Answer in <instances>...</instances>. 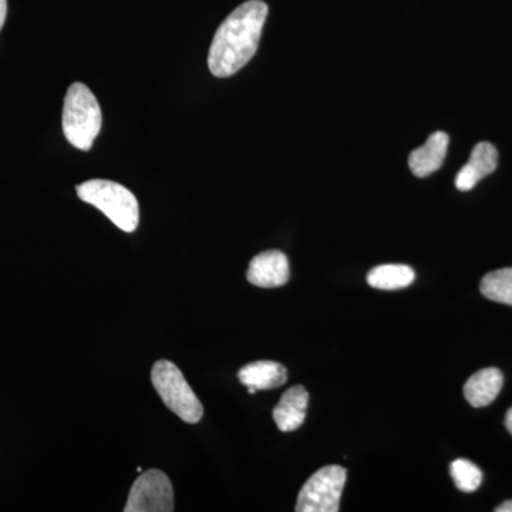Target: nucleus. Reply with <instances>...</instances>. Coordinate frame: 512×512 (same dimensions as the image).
<instances>
[{
  "label": "nucleus",
  "instance_id": "7",
  "mask_svg": "<svg viewBox=\"0 0 512 512\" xmlns=\"http://www.w3.org/2000/svg\"><path fill=\"white\" fill-rule=\"evenodd\" d=\"M289 262L284 252L266 251L256 255L248 268L249 284L258 288H279L289 281Z\"/></svg>",
  "mask_w": 512,
  "mask_h": 512
},
{
  "label": "nucleus",
  "instance_id": "10",
  "mask_svg": "<svg viewBox=\"0 0 512 512\" xmlns=\"http://www.w3.org/2000/svg\"><path fill=\"white\" fill-rule=\"evenodd\" d=\"M309 393L303 386H293L286 390L275 407L274 420L281 431H295L305 423Z\"/></svg>",
  "mask_w": 512,
  "mask_h": 512
},
{
  "label": "nucleus",
  "instance_id": "2",
  "mask_svg": "<svg viewBox=\"0 0 512 512\" xmlns=\"http://www.w3.org/2000/svg\"><path fill=\"white\" fill-rule=\"evenodd\" d=\"M63 133L77 150H92L99 136L103 116L99 101L83 83H73L67 90L63 106Z\"/></svg>",
  "mask_w": 512,
  "mask_h": 512
},
{
  "label": "nucleus",
  "instance_id": "18",
  "mask_svg": "<svg viewBox=\"0 0 512 512\" xmlns=\"http://www.w3.org/2000/svg\"><path fill=\"white\" fill-rule=\"evenodd\" d=\"M505 427L512 434V407L508 410L507 416H505Z\"/></svg>",
  "mask_w": 512,
  "mask_h": 512
},
{
  "label": "nucleus",
  "instance_id": "14",
  "mask_svg": "<svg viewBox=\"0 0 512 512\" xmlns=\"http://www.w3.org/2000/svg\"><path fill=\"white\" fill-rule=\"evenodd\" d=\"M480 291L490 301L512 306V268L498 269L485 275Z\"/></svg>",
  "mask_w": 512,
  "mask_h": 512
},
{
  "label": "nucleus",
  "instance_id": "11",
  "mask_svg": "<svg viewBox=\"0 0 512 512\" xmlns=\"http://www.w3.org/2000/svg\"><path fill=\"white\" fill-rule=\"evenodd\" d=\"M239 382L248 387V392L254 394L258 390H271L281 387L288 379L285 366L272 360H259L249 363L238 372Z\"/></svg>",
  "mask_w": 512,
  "mask_h": 512
},
{
  "label": "nucleus",
  "instance_id": "13",
  "mask_svg": "<svg viewBox=\"0 0 512 512\" xmlns=\"http://www.w3.org/2000/svg\"><path fill=\"white\" fill-rule=\"evenodd\" d=\"M416 274L410 266L379 265L367 274V284L382 291H399L413 284Z\"/></svg>",
  "mask_w": 512,
  "mask_h": 512
},
{
  "label": "nucleus",
  "instance_id": "15",
  "mask_svg": "<svg viewBox=\"0 0 512 512\" xmlns=\"http://www.w3.org/2000/svg\"><path fill=\"white\" fill-rule=\"evenodd\" d=\"M450 471L454 484L463 493H474L483 481V473H481L480 468L471 461L464 460V458L453 461Z\"/></svg>",
  "mask_w": 512,
  "mask_h": 512
},
{
  "label": "nucleus",
  "instance_id": "4",
  "mask_svg": "<svg viewBox=\"0 0 512 512\" xmlns=\"http://www.w3.org/2000/svg\"><path fill=\"white\" fill-rule=\"evenodd\" d=\"M151 382L165 406L185 423L195 424L202 419L204 407L200 399L173 362L158 360L151 370Z\"/></svg>",
  "mask_w": 512,
  "mask_h": 512
},
{
  "label": "nucleus",
  "instance_id": "3",
  "mask_svg": "<svg viewBox=\"0 0 512 512\" xmlns=\"http://www.w3.org/2000/svg\"><path fill=\"white\" fill-rule=\"evenodd\" d=\"M80 200L103 212L121 231L134 232L140 221L136 195L119 183L109 180H90L77 185Z\"/></svg>",
  "mask_w": 512,
  "mask_h": 512
},
{
  "label": "nucleus",
  "instance_id": "6",
  "mask_svg": "<svg viewBox=\"0 0 512 512\" xmlns=\"http://www.w3.org/2000/svg\"><path fill=\"white\" fill-rule=\"evenodd\" d=\"M126 512L174 511V491L170 478L163 471L150 470L141 474L131 487Z\"/></svg>",
  "mask_w": 512,
  "mask_h": 512
},
{
  "label": "nucleus",
  "instance_id": "9",
  "mask_svg": "<svg viewBox=\"0 0 512 512\" xmlns=\"http://www.w3.org/2000/svg\"><path fill=\"white\" fill-rule=\"evenodd\" d=\"M448 134L436 131L431 134L424 146L416 148L409 156V167L416 177L424 178L436 173L443 165L447 156Z\"/></svg>",
  "mask_w": 512,
  "mask_h": 512
},
{
  "label": "nucleus",
  "instance_id": "17",
  "mask_svg": "<svg viewBox=\"0 0 512 512\" xmlns=\"http://www.w3.org/2000/svg\"><path fill=\"white\" fill-rule=\"evenodd\" d=\"M497 512H512V501H505L500 507L495 508Z\"/></svg>",
  "mask_w": 512,
  "mask_h": 512
},
{
  "label": "nucleus",
  "instance_id": "1",
  "mask_svg": "<svg viewBox=\"0 0 512 512\" xmlns=\"http://www.w3.org/2000/svg\"><path fill=\"white\" fill-rule=\"evenodd\" d=\"M266 16L265 2L248 0L221 23L208 53V67L215 77L234 76L247 66L258 50Z\"/></svg>",
  "mask_w": 512,
  "mask_h": 512
},
{
  "label": "nucleus",
  "instance_id": "5",
  "mask_svg": "<svg viewBox=\"0 0 512 512\" xmlns=\"http://www.w3.org/2000/svg\"><path fill=\"white\" fill-rule=\"evenodd\" d=\"M346 483V468L328 466L320 468L299 493L298 512H338L340 498Z\"/></svg>",
  "mask_w": 512,
  "mask_h": 512
},
{
  "label": "nucleus",
  "instance_id": "8",
  "mask_svg": "<svg viewBox=\"0 0 512 512\" xmlns=\"http://www.w3.org/2000/svg\"><path fill=\"white\" fill-rule=\"evenodd\" d=\"M498 151L497 148L487 141H481L473 148L470 160L458 171L456 177V188L458 191H470L484 177L493 174L497 170Z\"/></svg>",
  "mask_w": 512,
  "mask_h": 512
},
{
  "label": "nucleus",
  "instance_id": "12",
  "mask_svg": "<svg viewBox=\"0 0 512 512\" xmlns=\"http://www.w3.org/2000/svg\"><path fill=\"white\" fill-rule=\"evenodd\" d=\"M504 376L497 367H487L467 380L464 397L473 407H485L494 402L503 389Z\"/></svg>",
  "mask_w": 512,
  "mask_h": 512
},
{
  "label": "nucleus",
  "instance_id": "16",
  "mask_svg": "<svg viewBox=\"0 0 512 512\" xmlns=\"http://www.w3.org/2000/svg\"><path fill=\"white\" fill-rule=\"evenodd\" d=\"M6 16H8V0H0V30L5 26Z\"/></svg>",
  "mask_w": 512,
  "mask_h": 512
}]
</instances>
